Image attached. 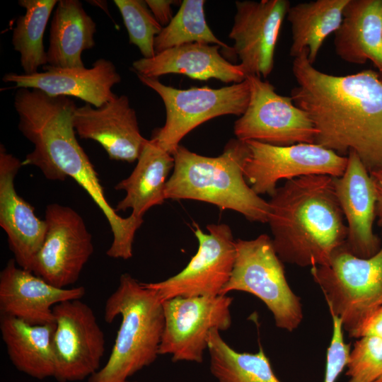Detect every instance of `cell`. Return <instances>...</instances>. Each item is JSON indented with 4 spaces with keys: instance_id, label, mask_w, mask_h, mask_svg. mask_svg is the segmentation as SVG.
Listing matches in <instances>:
<instances>
[{
    "instance_id": "28",
    "label": "cell",
    "mask_w": 382,
    "mask_h": 382,
    "mask_svg": "<svg viewBox=\"0 0 382 382\" xmlns=\"http://www.w3.org/2000/svg\"><path fill=\"white\" fill-rule=\"evenodd\" d=\"M57 2V0H20L18 2L25 9V13L16 20L12 45L14 50L20 54V63L25 74H35L40 67L47 64L43 38L48 20Z\"/></svg>"
},
{
    "instance_id": "3",
    "label": "cell",
    "mask_w": 382,
    "mask_h": 382,
    "mask_svg": "<svg viewBox=\"0 0 382 382\" xmlns=\"http://www.w3.org/2000/svg\"><path fill=\"white\" fill-rule=\"evenodd\" d=\"M270 197L267 223L283 262L325 265L345 245L347 228L333 177L313 175L286 180Z\"/></svg>"
},
{
    "instance_id": "31",
    "label": "cell",
    "mask_w": 382,
    "mask_h": 382,
    "mask_svg": "<svg viewBox=\"0 0 382 382\" xmlns=\"http://www.w3.org/2000/svg\"><path fill=\"white\" fill-rule=\"evenodd\" d=\"M348 382H375L382 376V340L358 338L347 364Z\"/></svg>"
},
{
    "instance_id": "29",
    "label": "cell",
    "mask_w": 382,
    "mask_h": 382,
    "mask_svg": "<svg viewBox=\"0 0 382 382\" xmlns=\"http://www.w3.org/2000/svg\"><path fill=\"white\" fill-rule=\"evenodd\" d=\"M204 0H183L170 23L163 27L154 40L156 54L188 43L212 44L231 50L209 27L204 15Z\"/></svg>"
},
{
    "instance_id": "10",
    "label": "cell",
    "mask_w": 382,
    "mask_h": 382,
    "mask_svg": "<svg viewBox=\"0 0 382 382\" xmlns=\"http://www.w3.org/2000/svg\"><path fill=\"white\" fill-rule=\"evenodd\" d=\"M246 79L250 100L244 113L235 121L236 139L274 146L315 144L317 130L312 120L291 96L278 94L274 86L261 77L250 75Z\"/></svg>"
},
{
    "instance_id": "13",
    "label": "cell",
    "mask_w": 382,
    "mask_h": 382,
    "mask_svg": "<svg viewBox=\"0 0 382 382\" xmlns=\"http://www.w3.org/2000/svg\"><path fill=\"white\" fill-rule=\"evenodd\" d=\"M53 314L54 378L59 382L89 378L100 369L105 349L104 332L94 311L76 299L55 305Z\"/></svg>"
},
{
    "instance_id": "24",
    "label": "cell",
    "mask_w": 382,
    "mask_h": 382,
    "mask_svg": "<svg viewBox=\"0 0 382 382\" xmlns=\"http://www.w3.org/2000/svg\"><path fill=\"white\" fill-rule=\"evenodd\" d=\"M54 329L55 323L31 325L14 317H0L1 334L11 363L18 371L39 380L54 375Z\"/></svg>"
},
{
    "instance_id": "7",
    "label": "cell",
    "mask_w": 382,
    "mask_h": 382,
    "mask_svg": "<svg viewBox=\"0 0 382 382\" xmlns=\"http://www.w3.org/2000/svg\"><path fill=\"white\" fill-rule=\"evenodd\" d=\"M235 246L231 274L221 295L232 291L253 294L271 311L277 328L296 329L303 319L302 304L289 285L272 238L261 234L252 240L238 239Z\"/></svg>"
},
{
    "instance_id": "16",
    "label": "cell",
    "mask_w": 382,
    "mask_h": 382,
    "mask_svg": "<svg viewBox=\"0 0 382 382\" xmlns=\"http://www.w3.org/2000/svg\"><path fill=\"white\" fill-rule=\"evenodd\" d=\"M344 173L333 178L337 199L347 228L344 246L354 255L368 258L378 252L382 242L374 231L377 195L370 173L354 151L347 154Z\"/></svg>"
},
{
    "instance_id": "9",
    "label": "cell",
    "mask_w": 382,
    "mask_h": 382,
    "mask_svg": "<svg viewBox=\"0 0 382 382\" xmlns=\"http://www.w3.org/2000/svg\"><path fill=\"white\" fill-rule=\"evenodd\" d=\"M233 298L175 297L163 301L164 328L159 354H168L173 362L202 363L208 349L210 331L230 328Z\"/></svg>"
},
{
    "instance_id": "25",
    "label": "cell",
    "mask_w": 382,
    "mask_h": 382,
    "mask_svg": "<svg viewBox=\"0 0 382 382\" xmlns=\"http://www.w3.org/2000/svg\"><path fill=\"white\" fill-rule=\"evenodd\" d=\"M96 24L78 0H59L54 10L47 51V66L83 68L84 50L95 46Z\"/></svg>"
},
{
    "instance_id": "14",
    "label": "cell",
    "mask_w": 382,
    "mask_h": 382,
    "mask_svg": "<svg viewBox=\"0 0 382 382\" xmlns=\"http://www.w3.org/2000/svg\"><path fill=\"white\" fill-rule=\"evenodd\" d=\"M45 220V238L31 272L56 287L68 288L93 253L92 236L81 215L67 206L49 204Z\"/></svg>"
},
{
    "instance_id": "27",
    "label": "cell",
    "mask_w": 382,
    "mask_h": 382,
    "mask_svg": "<svg viewBox=\"0 0 382 382\" xmlns=\"http://www.w3.org/2000/svg\"><path fill=\"white\" fill-rule=\"evenodd\" d=\"M210 371L218 382H281L260 346L256 353L239 352L230 347L217 329L210 331Z\"/></svg>"
},
{
    "instance_id": "30",
    "label": "cell",
    "mask_w": 382,
    "mask_h": 382,
    "mask_svg": "<svg viewBox=\"0 0 382 382\" xmlns=\"http://www.w3.org/2000/svg\"><path fill=\"white\" fill-rule=\"evenodd\" d=\"M127 28L129 42L136 45L144 58L156 55L154 40L163 27L156 20L145 1L115 0Z\"/></svg>"
},
{
    "instance_id": "15",
    "label": "cell",
    "mask_w": 382,
    "mask_h": 382,
    "mask_svg": "<svg viewBox=\"0 0 382 382\" xmlns=\"http://www.w3.org/2000/svg\"><path fill=\"white\" fill-rule=\"evenodd\" d=\"M291 4L288 0L237 1L228 37L231 50L240 59L247 76L267 77L274 66V56L283 21Z\"/></svg>"
},
{
    "instance_id": "5",
    "label": "cell",
    "mask_w": 382,
    "mask_h": 382,
    "mask_svg": "<svg viewBox=\"0 0 382 382\" xmlns=\"http://www.w3.org/2000/svg\"><path fill=\"white\" fill-rule=\"evenodd\" d=\"M122 321L106 364L88 382H127L159 354L164 328L163 301L158 294L129 273L120 277L116 290L104 306V319Z\"/></svg>"
},
{
    "instance_id": "32",
    "label": "cell",
    "mask_w": 382,
    "mask_h": 382,
    "mask_svg": "<svg viewBox=\"0 0 382 382\" xmlns=\"http://www.w3.org/2000/svg\"><path fill=\"white\" fill-rule=\"evenodd\" d=\"M332 334L327 349L324 382H336L337 378L347 367L350 353V345L344 340L341 320L333 315Z\"/></svg>"
},
{
    "instance_id": "19",
    "label": "cell",
    "mask_w": 382,
    "mask_h": 382,
    "mask_svg": "<svg viewBox=\"0 0 382 382\" xmlns=\"http://www.w3.org/2000/svg\"><path fill=\"white\" fill-rule=\"evenodd\" d=\"M42 71L33 74L8 72L2 77L5 83H15V88L37 89L51 96L79 98L100 108L115 99L112 88L121 81L114 64L106 59H97L91 68H54L47 65Z\"/></svg>"
},
{
    "instance_id": "2",
    "label": "cell",
    "mask_w": 382,
    "mask_h": 382,
    "mask_svg": "<svg viewBox=\"0 0 382 382\" xmlns=\"http://www.w3.org/2000/svg\"><path fill=\"white\" fill-rule=\"evenodd\" d=\"M18 128L34 144L22 166L37 167L49 180L74 179L92 198L106 217L113 235L106 252L115 259L132 257L133 243L143 218L120 216L108 203L98 173L76 137L73 115L76 105L70 97L51 96L21 88L14 96Z\"/></svg>"
},
{
    "instance_id": "34",
    "label": "cell",
    "mask_w": 382,
    "mask_h": 382,
    "mask_svg": "<svg viewBox=\"0 0 382 382\" xmlns=\"http://www.w3.org/2000/svg\"><path fill=\"white\" fill-rule=\"evenodd\" d=\"M151 13L162 26H166L173 18L171 6L176 1L173 0H146L145 1Z\"/></svg>"
},
{
    "instance_id": "4",
    "label": "cell",
    "mask_w": 382,
    "mask_h": 382,
    "mask_svg": "<svg viewBox=\"0 0 382 382\" xmlns=\"http://www.w3.org/2000/svg\"><path fill=\"white\" fill-rule=\"evenodd\" d=\"M248 154L245 141L238 139H230L215 157L179 145L173 154V172L166 185V199L204 202L236 211L248 221L267 223L269 202L253 190L243 175Z\"/></svg>"
},
{
    "instance_id": "21",
    "label": "cell",
    "mask_w": 382,
    "mask_h": 382,
    "mask_svg": "<svg viewBox=\"0 0 382 382\" xmlns=\"http://www.w3.org/2000/svg\"><path fill=\"white\" fill-rule=\"evenodd\" d=\"M220 46L188 43L166 50L152 58H141L132 63L137 75L156 78L179 74L193 79H216L224 83H241L247 74L239 64H233L223 57Z\"/></svg>"
},
{
    "instance_id": "35",
    "label": "cell",
    "mask_w": 382,
    "mask_h": 382,
    "mask_svg": "<svg viewBox=\"0 0 382 382\" xmlns=\"http://www.w3.org/2000/svg\"><path fill=\"white\" fill-rule=\"evenodd\" d=\"M374 181L377 195L376 220L377 224L382 227V170L369 172Z\"/></svg>"
},
{
    "instance_id": "23",
    "label": "cell",
    "mask_w": 382,
    "mask_h": 382,
    "mask_svg": "<svg viewBox=\"0 0 382 382\" xmlns=\"http://www.w3.org/2000/svg\"><path fill=\"white\" fill-rule=\"evenodd\" d=\"M173 167V156L161 148L156 139H148L132 173L115 186V190L126 192L115 211L131 209V215L143 218L150 208L162 204L166 199L167 178Z\"/></svg>"
},
{
    "instance_id": "12",
    "label": "cell",
    "mask_w": 382,
    "mask_h": 382,
    "mask_svg": "<svg viewBox=\"0 0 382 382\" xmlns=\"http://www.w3.org/2000/svg\"><path fill=\"white\" fill-rule=\"evenodd\" d=\"M207 229V233L194 224L198 249L183 270L161 282H142L154 290L162 301L175 297L221 295L233 270L236 241L226 224H211Z\"/></svg>"
},
{
    "instance_id": "11",
    "label": "cell",
    "mask_w": 382,
    "mask_h": 382,
    "mask_svg": "<svg viewBox=\"0 0 382 382\" xmlns=\"http://www.w3.org/2000/svg\"><path fill=\"white\" fill-rule=\"evenodd\" d=\"M245 143L249 154L243 166L248 184L257 194L272 196L282 179L325 175L341 176L347 156H343L316 144L274 146L257 141Z\"/></svg>"
},
{
    "instance_id": "37",
    "label": "cell",
    "mask_w": 382,
    "mask_h": 382,
    "mask_svg": "<svg viewBox=\"0 0 382 382\" xmlns=\"http://www.w3.org/2000/svg\"><path fill=\"white\" fill-rule=\"evenodd\" d=\"M127 382H137V381H127Z\"/></svg>"
},
{
    "instance_id": "17",
    "label": "cell",
    "mask_w": 382,
    "mask_h": 382,
    "mask_svg": "<svg viewBox=\"0 0 382 382\" xmlns=\"http://www.w3.org/2000/svg\"><path fill=\"white\" fill-rule=\"evenodd\" d=\"M73 125L80 138L99 143L112 160L135 161L148 141L141 134L136 112L125 95L100 108L88 103L77 107Z\"/></svg>"
},
{
    "instance_id": "33",
    "label": "cell",
    "mask_w": 382,
    "mask_h": 382,
    "mask_svg": "<svg viewBox=\"0 0 382 382\" xmlns=\"http://www.w3.org/2000/svg\"><path fill=\"white\" fill-rule=\"evenodd\" d=\"M349 336L356 339L374 337L382 340V305L371 313Z\"/></svg>"
},
{
    "instance_id": "26",
    "label": "cell",
    "mask_w": 382,
    "mask_h": 382,
    "mask_svg": "<svg viewBox=\"0 0 382 382\" xmlns=\"http://www.w3.org/2000/svg\"><path fill=\"white\" fill-rule=\"evenodd\" d=\"M349 0H316L291 6L286 18L291 23V57L308 50L311 64L316 61L325 40L340 27Z\"/></svg>"
},
{
    "instance_id": "6",
    "label": "cell",
    "mask_w": 382,
    "mask_h": 382,
    "mask_svg": "<svg viewBox=\"0 0 382 382\" xmlns=\"http://www.w3.org/2000/svg\"><path fill=\"white\" fill-rule=\"evenodd\" d=\"M331 315L350 335L382 305V245L368 258L358 257L343 245L328 264L311 267Z\"/></svg>"
},
{
    "instance_id": "8",
    "label": "cell",
    "mask_w": 382,
    "mask_h": 382,
    "mask_svg": "<svg viewBox=\"0 0 382 382\" xmlns=\"http://www.w3.org/2000/svg\"><path fill=\"white\" fill-rule=\"evenodd\" d=\"M137 76L142 83L157 93L164 103L165 124L155 129L152 138L172 155L182 139L192 129L219 116H241L250 100L247 79L219 88L180 89L164 85L156 78Z\"/></svg>"
},
{
    "instance_id": "22",
    "label": "cell",
    "mask_w": 382,
    "mask_h": 382,
    "mask_svg": "<svg viewBox=\"0 0 382 382\" xmlns=\"http://www.w3.org/2000/svg\"><path fill=\"white\" fill-rule=\"evenodd\" d=\"M334 33L341 59L354 64L370 60L382 80V0H349Z\"/></svg>"
},
{
    "instance_id": "18",
    "label": "cell",
    "mask_w": 382,
    "mask_h": 382,
    "mask_svg": "<svg viewBox=\"0 0 382 382\" xmlns=\"http://www.w3.org/2000/svg\"><path fill=\"white\" fill-rule=\"evenodd\" d=\"M22 161L0 145V226L8 238L17 265L32 270L35 257L47 232L45 220L36 216L34 207L15 188V178Z\"/></svg>"
},
{
    "instance_id": "1",
    "label": "cell",
    "mask_w": 382,
    "mask_h": 382,
    "mask_svg": "<svg viewBox=\"0 0 382 382\" xmlns=\"http://www.w3.org/2000/svg\"><path fill=\"white\" fill-rule=\"evenodd\" d=\"M305 50L294 58V104L316 130L315 144L346 156L355 152L369 172L382 170V80L365 69L335 76L313 66Z\"/></svg>"
},
{
    "instance_id": "20",
    "label": "cell",
    "mask_w": 382,
    "mask_h": 382,
    "mask_svg": "<svg viewBox=\"0 0 382 382\" xmlns=\"http://www.w3.org/2000/svg\"><path fill=\"white\" fill-rule=\"evenodd\" d=\"M85 294L82 286L56 287L20 267L14 259L9 260L0 272L1 316L14 317L31 325L55 323V305L81 299Z\"/></svg>"
},
{
    "instance_id": "36",
    "label": "cell",
    "mask_w": 382,
    "mask_h": 382,
    "mask_svg": "<svg viewBox=\"0 0 382 382\" xmlns=\"http://www.w3.org/2000/svg\"><path fill=\"white\" fill-rule=\"evenodd\" d=\"M375 382H382V376L378 379H377Z\"/></svg>"
}]
</instances>
